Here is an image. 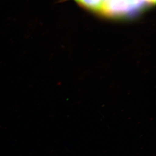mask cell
<instances>
[{"mask_svg": "<svg viewBox=\"0 0 156 156\" xmlns=\"http://www.w3.org/2000/svg\"><path fill=\"white\" fill-rule=\"evenodd\" d=\"M76 2L93 11L106 14V2L105 0H74Z\"/></svg>", "mask_w": 156, "mask_h": 156, "instance_id": "obj_1", "label": "cell"}, {"mask_svg": "<svg viewBox=\"0 0 156 156\" xmlns=\"http://www.w3.org/2000/svg\"><path fill=\"white\" fill-rule=\"evenodd\" d=\"M146 1H148V2H150V0H146Z\"/></svg>", "mask_w": 156, "mask_h": 156, "instance_id": "obj_2", "label": "cell"}, {"mask_svg": "<svg viewBox=\"0 0 156 156\" xmlns=\"http://www.w3.org/2000/svg\"><path fill=\"white\" fill-rule=\"evenodd\" d=\"M105 2H106L107 0H105Z\"/></svg>", "mask_w": 156, "mask_h": 156, "instance_id": "obj_3", "label": "cell"}]
</instances>
